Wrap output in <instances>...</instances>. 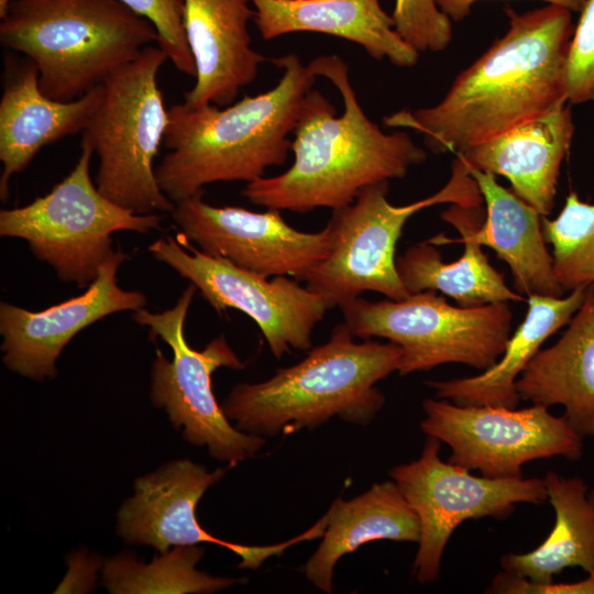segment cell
<instances>
[{
  "mask_svg": "<svg viewBox=\"0 0 594 594\" xmlns=\"http://www.w3.org/2000/svg\"><path fill=\"white\" fill-rule=\"evenodd\" d=\"M421 430L451 449L449 462L492 479H519L529 461L563 457L576 461L583 438L563 416L539 404L518 409L426 399Z\"/></svg>",
  "mask_w": 594,
  "mask_h": 594,
  "instance_id": "cell-12",
  "label": "cell"
},
{
  "mask_svg": "<svg viewBox=\"0 0 594 594\" xmlns=\"http://www.w3.org/2000/svg\"><path fill=\"white\" fill-rule=\"evenodd\" d=\"M166 59L160 46L150 45L112 73L102 84L101 105L81 132V141L99 158V191L140 215L172 212L175 206L161 189L154 167L168 123L157 82Z\"/></svg>",
  "mask_w": 594,
  "mask_h": 594,
  "instance_id": "cell-6",
  "label": "cell"
},
{
  "mask_svg": "<svg viewBox=\"0 0 594 594\" xmlns=\"http://www.w3.org/2000/svg\"><path fill=\"white\" fill-rule=\"evenodd\" d=\"M505 12V34L455 77L437 105L397 111L384 124L422 134L433 153L458 154L566 103L572 11L548 4Z\"/></svg>",
  "mask_w": 594,
  "mask_h": 594,
  "instance_id": "cell-1",
  "label": "cell"
},
{
  "mask_svg": "<svg viewBox=\"0 0 594 594\" xmlns=\"http://www.w3.org/2000/svg\"><path fill=\"white\" fill-rule=\"evenodd\" d=\"M0 42L36 65L44 95L70 101L158 44L160 35L121 0H12Z\"/></svg>",
  "mask_w": 594,
  "mask_h": 594,
  "instance_id": "cell-5",
  "label": "cell"
},
{
  "mask_svg": "<svg viewBox=\"0 0 594 594\" xmlns=\"http://www.w3.org/2000/svg\"><path fill=\"white\" fill-rule=\"evenodd\" d=\"M573 134L572 112L562 103L455 155L471 167L507 178L519 198L547 217Z\"/></svg>",
  "mask_w": 594,
  "mask_h": 594,
  "instance_id": "cell-20",
  "label": "cell"
},
{
  "mask_svg": "<svg viewBox=\"0 0 594 594\" xmlns=\"http://www.w3.org/2000/svg\"><path fill=\"white\" fill-rule=\"evenodd\" d=\"M148 20L160 35L158 46L180 73L196 77V64L184 26V0H121Z\"/></svg>",
  "mask_w": 594,
  "mask_h": 594,
  "instance_id": "cell-30",
  "label": "cell"
},
{
  "mask_svg": "<svg viewBox=\"0 0 594 594\" xmlns=\"http://www.w3.org/2000/svg\"><path fill=\"white\" fill-rule=\"evenodd\" d=\"M566 102L594 101V0H586L574 26L564 66Z\"/></svg>",
  "mask_w": 594,
  "mask_h": 594,
  "instance_id": "cell-31",
  "label": "cell"
},
{
  "mask_svg": "<svg viewBox=\"0 0 594 594\" xmlns=\"http://www.w3.org/2000/svg\"><path fill=\"white\" fill-rule=\"evenodd\" d=\"M400 348L371 339L355 342L344 322L299 363L260 383L235 385L223 410L235 427L260 437L315 428L333 417L369 425L385 404L376 383L398 370Z\"/></svg>",
  "mask_w": 594,
  "mask_h": 594,
  "instance_id": "cell-4",
  "label": "cell"
},
{
  "mask_svg": "<svg viewBox=\"0 0 594 594\" xmlns=\"http://www.w3.org/2000/svg\"><path fill=\"white\" fill-rule=\"evenodd\" d=\"M265 41L298 32L333 35L362 46L373 58L413 67L419 53L395 29L380 0H251Z\"/></svg>",
  "mask_w": 594,
  "mask_h": 594,
  "instance_id": "cell-21",
  "label": "cell"
},
{
  "mask_svg": "<svg viewBox=\"0 0 594 594\" xmlns=\"http://www.w3.org/2000/svg\"><path fill=\"white\" fill-rule=\"evenodd\" d=\"M588 287L571 290L566 297L528 296V310L510 336L498 361L483 373L449 381H428L436 396L458 405L516 408L520 397L516 382L542 343L568 324L582 306Z\"/></svg>",
  "mask_w": 594,
  "mask_h": 594,
  "instance_id": "cell-25",
  "label": "cell"
},
{
  "mask_svg": "<svg viewBox=\"0 0 594 594\" xmlns=\"http://www.w3.org/2000/svg\"><path fill=\"white\" fill-rule=\"evenodd\" d=\"M322 541L305 564V575L317 588L333 592L338 561L374 540L418 542L419 519L395 482L375 483L359 496L337 498L326 513Z\"/></svg>",
  "mask_w": 594,
  "mask_h": 594,
  "instance_id": "cell-24",
  "label": "cell"
},
{
  "mask_svg": "<svg viewBox=\"0 0 594 594\" xmlns=\"http://www.w3.org/2000/svg\"><path fill=\"white\" fill-rule=\"evenodd\" d=\"M488 593L501 594H594V571L572 583H535L525 578L501 572L494 576Z\"/></svg>",
  "mask_w": 594,
  "mask_h": 594,
  "instance_id": "cell-32",
  "label": "cell"
},
{
  "mask_svg": "<svg viewBox=\"0 0 594 594\" xmlns=\"http://www.w3.org/2000/svg\"><path fill=\"white\" fill-rule=\"evenodd\" d=\"M251 0H184V26L196 64V82L184 95L191 107L233 103L266 59L251 46Z\"/></svg>",
  "mask_w": 594,
  "mask_h": 594,
  "instance_id": "cell-19",
  "label": "cell"
},
{
  "mask_svg": "<svg viewBox=\"0 0 594 594\" xmlns=\"http://www.w3.org/2000/svg\"><path fill=\"white\" fill-rule=\"evenodd\" d=\"M561 338L539 350L516 382L520 399L560 405L563 417L584 439L594 438V287Z\"/></svg>",
  "mask_w": 594,
  "mask_h": 594,
  "instance_id": "cell-22",
  "label": "cell"
},
{
  "mask_svg": "<svg viewBox=\"0 0 594 594\" xmlns=\"http://www.w3.org/2000/svg\"><path fill=\"white\" fill-rule=\"evenodd\" d=\"M127 258L125 253L116 251L85 293L41 311L1 302V349L7 367L36 381L53 378L57 358L80 330L111 314L144 308V294L118 284V268Z\"/></svg>",
  "mask_w": 594,
  "mask_h": 594,
  "instance_id": "cell-16",
  "label": "cell"
},
{
  "mask_svg": "<svg viewBox=\"0 0 594 594\" xmlns=\"http://www.w3.org/2000/svg\"><path fill=\"white\" fill-rule=\"evenodd\" d=\"M283 70L277 84L256 96L220 107L168 108L163 144L168 150L155 167L157 183L175 204L218 182L251 183L267 168L284 165L307 94L317 76L296 54L272 59Z\"/></svg>",
  "mask_w": 594,
  "mask_h": 594,
  "instance_id": "cell-3",
  "label": "cell"
},
{
  "mask_svg": "<svg viewBox=\"0 0 594 594\" xmlns=\"http://www.w3.org/2000/svg\"><path fill=\"white\" fill-rule=\"evenodd\" d=\"M479 0H436L440 10L450 18L451 21L460 22L465 19L472 6ZM548 4L565 8L572 12H580L586 0H540Z\"/></svg>",
  "mask_w": 594,
  "mask_h": 594,
  "instance_id": "cell-33",
  "label": "cell"
},
{
  "mask_svg": "<svg viewBox=\"0 0 594 594\" xmlns=\"http://www.w3.org/2000/svg\"><path fill=\"white\" fill-rule=\"evenodd\" d=\"M440 216L459 231L461 239L438 235L409 246L396 258L408 293L440 292L462 307L522 301V295L506 285L504 274L491 265L482 245L472 237L485 219L482 206L451 204Z\"/></svg>",
  "mask_w": 594,
  "mask_h": 594,
  "instance_id": "cell-17",
  "label": "cell"
},
{
  "mask_svg": "<svg viewBox=\"0 0 594 594\" xmlns=\"http://www.w3.org/2000/svg\"><path fill=\"white\" fill-rule=\"evenodd\" d=\"M466 167L485 204L484 222L473 230V239L493 249L509 266L514 288L520 295L562 296L542 233V216L499 185L494 174Z\"/></svg>",
  "mask_w": 594,
  "mask_h": 594,
  "instance_id": "cell-23",
  "label": "cell"
},
{
  "mask_svg": "<svg viewBox=\"0 0 594 594\" xmlns=\"http://www.w3.org/2000/svg\"><path fill=\"white\" fill-rule=\"evenodd\" d=\"M227 470L212 472L188 459L175 460L135 481V493L118 513V532L127 542L147 544L167 552L170 546H195L211 542L240 557L239 568L256 570L272 557L289 547L322 537L327 519L322 516L306 531L275 544L248 546L226 541L204 529L196 506L204 493L219 482Z\"/></svg>",
  "mask_w": 594,
  "mask_h": 594,
  "instance_id": "cell-14",
  "label": "cell"
},
{
  "mask_svg": "<svg viewBox=\"0 0 594 594\" xmlns=\"http://www.w3.org/2000/svg\"><path fill=\"white\" fill-rule=\"evenodd\" d=\"M12 0H0V18L3 19L9 10Z\"/></svg>",
  "mask_w": 594,
  "mask_h": 594,
  "instance_id": "cell-34",
  "label": "cell"
},
{
  "mask_svg": "<svg viewBox=\"0 0 594 594\" xmlns=\"http://www.w3.org/2000/svg\"><path fill=\"white\" fill-rule=\"evenodd\" d=\"M416 513L420 525L413 572L421 584L438 580L446 546L458 526L469 519L508 517L518 503L547 502L543 479H492L444 462L440 441L426 440L417 460L388 472Z\"/></svg>",
  "mask_w": 594,
  "mask_h": 594,
  "instance_id": "cell-11",
  "label": "cell"
},
{
  "mask_svg": "<svg viewBox=\"0 0 594 594\" xmlns=\"http://www.w3.org/2000/svg\"><path fill=\"white\" fill-rule=\"evenodd\" d=\"M388 182L364 188L356 199L336 209L327 227L331 234L328 256L306 276V286L331 307L376 292L403 300L410 294L396 266V245L407 220L435 205L482 206L479 186L465 163L455 156L448 183L433 195L405 206L387 199Z\"/></svg>",
  "mask_w": 594,
  "mask_h": 594,
  "instance_id": "cell-7",
  "label": "cell"
},
{
  "mask_svg": "<svg viewBox=\"0 0 594 594\" xmlns=\"http://www.w3.org/2000/svg\"><path fill=\"white\" fill-rule=\"evenodd\" d=\"M392 16L396 31L418 53H438L451 43V20L436 0H395Z\"/></svg>",
  "mask_w": 594,
  "mask_h": 594,
  "instance_id": "cell-29",
  "label": "cell"
},
{
  "mask_svg": "<svg viewBox=\"0 0 594 594\" xmlns=\"http://www.w3.org/2000/svg\"><path fill=\"white\" fill-rule=\"evenodd\" d=\"M103 95L100 85L77 99L54 100L41 90L38 69L32 61H7L0 100L2 200L8 198L10 178L23 172L42 147L88 127Z\"/></svg>",
  "mask_w": 594,
  "mask_h": 594,
  "instance_id": "cell-18",
  "label": "cell"
},
{
  "mask_svg": "<svg viewBox=\"0 0 594 594\" xmlns=\"http://www.w3.org/2000/svg\"><path fill=\"white\" fill-rule=\"evenodd\" d=\"M204 551L201 547L177 546L147 564L120 556L106 563L103 583L111 593H215L241 582L196 570Z\"/></svg>",
  "mask_w": 594,
  "mask_h": 594,
  "instance_id": "cell-27",
  "label": "cell"
},
{
  "mask_svg": "<svg viewBox=\"0 0 594 594\" xmlns=\"http://www.w3.org/2000/svg\"><path fill=\"white\" fill-rule=\"evenodd\" d=\"M339 308L354 338H383L400 348L402 376L446 363L485 371L498 361L510 338L513 312L507 301L455 307L428 289L403 300L358 297Z\"/></svg>",
  "mask_w": 594,
  "mask_h": 594,
  "instance_id": "cell-9",
  "label": "cell"
},
{
  "mask_svg": "<svg viewBox=\"0 0 594 594\" xmlns=\"http://www.w3.org/2000/svg\"><path fill=\"white\" fill-rule=\"evenodd\" d=\"M542 479L556 514L554 526L536 549L504 554L503 570L535 583L552 582L566 568L594 571V488L580 476L553 471Z\"/></svg>",
  "mask_w": 594,
  "mask_h": 594,
  "instance_id": "cell-26",
  "label": "cell"
},
{
  "mask_svg": "<svg viewBox=\"0 0 594 594\" xmlns=\"http://www.w3.org/2000/svg\"><path fill=\"white\" fill-rule=\"evenodd\" d=\"M204 191L175 202L172 217L200 251L224 257L266 277L305 280L331 248L329 228L302 232L289 226L280 210L250 211L206 202Z\"/></svg>",
  "mask_w": 594,
  "mask_h": 594,
  "instance_id": "cell-15",
  "label": "cell"
},
{
  "mask_svg": "<svg viewBox=\"0 0 594 594\" xmlns=\"http://www.w3.org/2000/svg\"><path fill=\"white\" fill-rule=\"evenodd\" d=\"M308 66L338 89L343 113L337 117L333 105L311 89L293 134V164L277 176L248 183L242 195L250 202L280 211L336 210L352 204L364 188L402 178L427 160L408 133H385L365 114L342 58L322 55Z\"/></svg>",
  "mask_w": 594,
  "mask_h": 594,
  "instance_id": "cell-2",
  "label": "cell"
},
{
  "mask_svg": "<svg viewBox=\"0 0 594 594\" xmlns=\"http://www.w3.org/2000/svg\"><path fill=\"white\" fill-rule=\"evenodd\" d=\"M197 287L189 284L175 306L162 312L144 308L134 311L133 320L150 328L152 341L161 338L173 351L168 360L160 349L152 367L151 398L166 410L173 426L184 428V438L230 468L253 458L265 439L239 430L230 424L212 392L211 375L219 367L244 369V363L224 336L211 340L202 350L189 345L185 320Z\"/></svg>",
  "mask_w": 594,
  "mask_h": 594,
  "instance_id": "cell-10",
  "label": "cell"
},
{
  "mask_svg": "<svg viewBox=\"0 0 594 594\" xmlns=\"http://www.w3.org/2000/svg\"><path fill=\"white\" fill-rule=\"evenodd\" d=\"M148 251L194 284L219 315L233 308L249 316L276 359L292 349L308 351L315 327L332 308L327 299L297 279H268L224 257L198 251L182 232L176 240L157 239Z\"/></svg>",
  "mask_w": 594,
  "mask_h": 594,
  "instance_id": "cell-13",
  "label": "cell"
},
{
  "mask_svg": "<svg viewBox=\"0 0 594 594\" xmlns=\"http://www.w3.org/2000/svg\"><path fill=\"white\" fill-rule=\"evenodd\" d=\"M91 146L70 173L45 196L0 211L1 237L20 238L33 254L50 264L59 279L90 286L101 265L116 252L112 233H145L161 229V216L134 213L105 197L90 177Z\"/></svg>",
  "mask_w": 594,
  "mask_h": 594,
  "instance_id": "cell-8",
  "label": "cell"
},
{
  "mask_svg": "<svg viewBox=\"0 0 594 594\" xmlns=\"http://www.w3.org/2000/svg\"><path fill=\"white\" fill-rule=\"evenodd\" d=\"M541 228L552 245L553 275L561 289L594 287V204L571 190L556 219L541 217Z\"/></svg>",
  "mask_w": 594,
  "mask_h": 594,
  "instance_id": "cell-28",
  "label": "cell"
}]
</instances>
